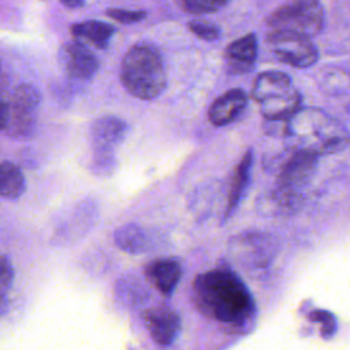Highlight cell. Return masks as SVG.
Instances as JSON below:
<instances>
[{
  "label": "cell",
  "instance_id": "cell-1",
  "mask_svg": "<svg viewBox=\"0 0 350 350\" xmlns=\"http://www.w3.org/2000/svg\"><path fill=\"white\" fill-rule=\"evenodd\" d=\"M191 301L202 316L232 328L250 327L256 320L257 308L250 290L239 275L226 265L204 271L194 278Z\"/></svg>",
  "mask_w": 350,
  "mask_h": 350
},
{
  "label": "cell",
  "instance_id": "cell-2",
  "mask_svg": "<svg viewBox=\"0 0 350 350\" xmlns=\"http://www.w3.org/2000/svg\"><path fill=\"white\" fill-rule=\"evenodd\" d=\"M284 135L294 139V148L316 156L338 153L350 145L349 130L319 108H301L284 124Z\"/></svg>",
  "mask_w": 350,
  "mask_h": 350
},
{
  "label": "cell",
  "instance_id": "cell-3",
  "mask_svg": "<svg viewBox=\"0 0 350 350\" xmlns=\"http://www.w3.org/2000/svg\"><path fill=\"white\" fill-rule=\"evenodd\" d=\"M120 81L126 90L139 100H153L160 96L167 77L159 49L146 42L129 48L120 64Z\"/></svg>",
  "mask_w": 350,
  "mask_h": 350
},
{
  "label": "cell",
  "instance_id": "cell-4",
  "mask_svg": "<svg viewBox=\"0 0 350 350\" xmlns=\"http://www.w3.org/2000/svg\"><path fill=\"white\" fill-rule=\"evenodd\" d=\"M252 98L260 104L267 122L288 120L302 107V97L293 86L291 78L282 71H265L257 75Z\"/></svg>",
  "mask_w": 350,
  "mask_h": 350
},
{
  "label": "cell",
  "instance_id": "cell-5",
  "mask_svg": "<svg viewBox=\"0 0 350 350\" xmlns=\"http://www.w3.org/2000/svg\"><path fill=\"white\" fill-rule=\"evenodd\" d=\"M325 23V14L319 0H291L276 8L267 19L271 31L291 33L312 38Z\"/></svg>",
  "mask_w": 350,
  "mask_h": 350
},
{
  "label": "cell",
  "instance_id": "cell-6",
  "mask_svg": "<svg viewBox=\"0 0 350 350\" xmlns=\"http://www.w3.org/2000/svg\"><path fill=\"white\" fill-rule=\"evenodd\" d=\"M41 103L40 92L29 83L16 86L10 100H3V131L12 138L25 139L33 135L37 123V111Z\"/></svg>",
  "mask_w": 350,
  "mask_h": 350
},
{
  "label": "cell",
  "instance_id": "cell-7",
  "mask_svg": "<svg viewBox=\"0 0 350 350\" xmlns=\"http://www.w3.org/2000/svg\"><path fill=\"white\" fill-rule=\"evenodd\" d=\"M276 242L262 231H243L228 241L227 252L231 261L241 268L257 272L267 269L276 256Z\"/></svg>",
  "mask_w": 350,
  "mask_h": 350
},
{
  "label": "cell",
  "instance_id": "cell-8",
  "mask_svg": "<svg viewBox=\"0 0 350 350\" xmlns=\"http://www.w3.org/2000/svg\"><path fill=\"white\" fill-rule=\"evenodd\" d=\"M268 42L273 55L284 64L295 68L312 67L319 59V51L314 42L304 36L269 31Z\"/></svg>",
  "mask_w": 350,
  "mask_h": 350
},
{
  "label": "cell",
  "instance_id": "cell-9",
  "mask_svg": "<svg viewBox=\"0 0 350 350\" xmlns=\"http://www.w3.org/2000/svg\"><path fill=\"white\" fill-rule=\"evenodd\" d=\"M317 163L319 156L293 146L279 163L276 185L301 193V189L308 185L314 175Z\"/></svg>",
  "mask_w": 350,
  "mask_h": 350
},
{
  "label": "cell",
  "instance_id": "cell-10",
  "mask_svg": "<svg viewBox=\"0 0 350 350\" xmlns=\"http://www.w3.org/2000/svg\"><path fill=\"white\" fill-rule=\"evenodd\" d=\"M142 323L153 342L161 347L171 346L182 331V317L168 305H157L142 310Z\"/></svg>",
  "mask_w": 350,
  "mask_h": 350
},
{
  "label": "cell",
  "instance_id": "cell-11",
  "mask_svg": "<svg viewBox=\"0 0 350 350\" xmlns=\"http://www.w3.org/2000/svg\"><path fill=\"white\" fill-rule=\"evenodd\" d=\"M113 242L124 253L138 256L164 247L167 238L156 230L145 228L135 223H127L115 230Z\"/></svg>",
  "mask_w": 350,
  "mask_h": 350
},
{
  "label": "cell",
  "instance_id": "cell-12",
  "mask_svg": "<svg viewBox=\"0 0 350 350\" xmlns=\"http://www.w3.org/2000/svg\"><path fill=\"white\" fill-rule=\"evenodd\" d=\"M59 63L63 72L74 81H89L98 70L97 56L78 40L60 48Z\"/></svg>",
  "mask_w": 350,
  "mask_h": 350
},
{
  "label": "cell",
  "instance_id": "cell-13",
  "mask_svg": "<svg viewBox=\"0 0 350 350\" xmlns=\"http://www.w3.org/2000/svg\"><path fill=\"white\" fill-rule=\"evenodd\" d=\"M182 275V262L179 258L172 256L153 258L144 268L145 280L165 298H170L174 294Z\"/></svg>",
  "mask_w": 350,
  "mask_h": 350
},
{
  "label": "cell",
  "instance_id": "cell-14",
  "mask_svg": "<svg viewBox=\"0 0 350 350\" xmlns=\"http://www.w3.org/2000/svg\"><path fill=\"white\" fill-rule=\"evenodd\" d=\"M127 123L116 116H103L94 120L90 129L93 154L115 156V148L127 135Z\"/></svg>",
  "mask_w": 350,
  "mask_h": 350
},
{
  "label": "cell",
  "instance_id": "cell-15",
  "mask_svg": "<svg viewBox=\"0 0 350 350\" xmlns=\"http://www.w3.org/2000/svg\"><path fill=\"white\" fill-rule=\"evenodd\" d=\"M302 194L282 186L261 193L256 200V211L262 216H287L297 212L302 205Z\"/></svg>",
  "mask_w": 350,
  "mask_h": 350
},
{
  "label": "cell",
  "instance_id": "cell-16",
  "mask_svg": "<svg viewBox=\"0 0 350 350\" xmlns=\"http://www.w3.org/2000/svg\"><path fill=\"white\" fill-rule=\"evenodd\" d=\"M258 41L254 33H249L226 46L224 62L228 72L245 74L249 72L257 60Z\"/></svg>",
  "mask_w": 350,
  "mask_h": 350
},
{
  "label": "cell",
  "instance_id": "cell-17",
  "mask_svg": "<svg viewBox=\"0 0 350 350\" xmlns=\"http://www.w3.org/2000/svg\"><path fill=\"white\" fill-rule=\"evenodd\" d=\"M247 105V94L242 89H230L217 97L208 109V119L216 127L235 122Z\"/></svg>",
  "mask_w": 350,
  "mask_h": 350
},
{
  "label": "cell",
  "instance_id": "cell-18",
  "mask_svg": "<svg viewBox=\"0 0 350 350\" xmlns=\"http://www.w3.org/2000/svg\"><path fill=\"white\" fill-rule=\"evenodd\" d=\"M252 165H253V149L249 148L241 157V160L237 164L234 174L231 176V185H230L221 223H226L228 219H231L232 215L235 213V211L238 209V206L246 193V189L249 186Z\"/></svg>",
  "mask_w": 350,
  "mask_h": 350
},
{
  "label": "cell",
  "instance_id": "cell-19",
  "mask_svg": "<svg viewBox=\"0 0 350 350\" xmlns=\"http://www.w3.org/2000/svg\"><path fill=\"white\" fill-rule=\"evenodd\" d=\"M113 297L122 308L138 309L149 301V290L141 278L127 273L115 282Z\"/></svg>",
  "mask_w": 350,
  "mask_h": 350
},
{
  "label": "cell",
  "instance_id": "cell-20",
  "mask_svg": "<svg viewBox=\"0 0 350 350\" xmlns=\"http://www.w3.org/2000/svg\"><path fill=\"white\" fill-rule=\"evenodd\" d=\"M70 31L78 41L82 40L98 49H105L115 34V27L107 22L90 19L74 23Z\"/></svg>",
  "mask_w": 350,
  "mask_h": 350
},
{
  "label": "cell",
  "instance_id": "cell-21",
  "mask_svg": "<svg viewBox=\"0 0 350 350\" xmlns=\"http://www.w3.org/2000/svg\"><path fill=\"white\" fill-rule=\"evenodd\" d=\"M26 189V180L22 170L11 163L3 161L0 165V194L4 200L19 198Z\"/></svg>",
  "mask_w": 350,
  "mask_h": 350
},
{
  "label": "cell",
  "instance_id": "cell-22",
  "mask_svg": "<svg viewBox=\"0 0 350 350\" xmlns=\"http://www.w3.org/2000/svg\"><path fill=\"white\" fill-rule=\"evenodd\" d=\"M230 0H178L182 10L194 15L212 14L228 4Z\"/></svg>",
  "mask_w": 350,
  "mask_h": 350
},
{
  "label": "cell",
  "instance_id": "cell-23",
  "mask_svg": "<svg viewBox=\"0 0 350 350\" xmlns=\"http://www.w3.org/2000/svg\"><path fill=\"white\" fill-rule=\"evenodd\" d=\"M14 278H15L14 267H12L11 261L8 260V257L5 254H3L1 260H0V297H1L0 305H1V314L5 313L7 297H8V291L12 287Z\"/></svg>",
  "mask_w": 350,
  "mask_h": 350
},
{
  "label": "cell",
  "instance_id": "cell-24",
  "mask_svg": "<svg viewBox=\"0 0 350 350\" xmlns=\"http://www.w3.org/2000/svg\"><path fill=\"white\" fill-rule=\"evenodd\" d=\"M187 27L194 36H197L204 41H216L221 34V30L217 25L206 21H198V19L190 21L187 23Z\"/></svg>",
  "mask_w": 350,
  "mask_h": 350
},
{
  "label": "cell",
  "instance_id": "cell-25",
  "mask_svg": "<svg viewBox=\"0 0 350 350\" xmlns=\"http://www.w3.org/2000/svg\"><path fill=\"white\" fill-rule=\"evenodd\" d=\"M309 319L321 325V336L329 339L336 332V319L332 313L323 309H316L309 313Z\"/></svg>",
  "mask_w": 350,
  "mask_h": 350
},
{
  "label": "cell",
  "instance_id": "cell-26",
  "mask_svg": "<svg viewBox=\"0 0 350 350\" xmlns=\"http://www.w3.org/2000/svg\"><path fill=\"white\" fill-rule=\"evenodd\" d=\"M105 14L123 25H131V23H137L141 22L142 19L146 18V11L142 10H123V8H108L105 11Z\"/></svg>",
  "mask_w": 350,
  "mask_h": 350
},
{
  "label": "cell",
  "instance_id": "cell-27",
  "mask_svg": "<svg viewBox=\"0 0 350 350\" xmlns=\"http://www.w3.org/2000/svg\"><path fill=\"white\" fill-rule=\"evenodd\" d=\"M67 8H81L85 4V0H59Z\"/></svg>",
  "mask_w": 350,
  "mask_h": 350
}]
</instances>
